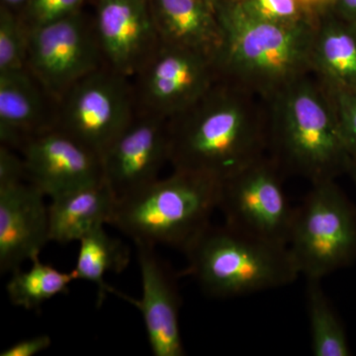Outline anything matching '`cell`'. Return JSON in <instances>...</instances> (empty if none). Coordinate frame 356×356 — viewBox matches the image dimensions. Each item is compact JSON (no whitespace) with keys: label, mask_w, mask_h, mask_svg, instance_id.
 <instances>
[{"label":"cell","mask_w":356,"mask_h":356,"mask_svg":"<svg viewBox=\"0 0 356 356\" xmlns=\"http://www.w3.org/2000/svg\"><path fill=\"white\" fill-rule=\"evenodd\" d=\"M281 175L280 168L267 154L222 181L219 208L225 225L252 238L287 247L295 208L288 201Z\"/></svg>","instance_id":"obj_8"},{"label":"cell","mask_w":356,"mask_h":356,"mask_svg":"<svg viewBox=\"0 0 356 356\" xmlns=\"http://www.w3.org/2000/svg\"><path fill=\"white\" fill-rule=\"evenodd\" d=\"M288 250L300 275L321 280L356 257V211L334 180L312 184L295 209Z\"/></svg>","instance_id":"obj_6"},{"label":"cell","mask_w":356,"mask_h":356,"mask_svg":"<svg viewBox=\"0 0 356 356\" xmlns=\"http://www.w3.org/2000/svg\"><path fill=\"white\" fill-rule=\"evenodd\" d=\"M142 298H133L113 289L116 294L142 314L147 341L154 356L185 355L179 325V295L170 271L156 257L154 248L136 245Z\"/></svg>","instance_id":"obj_14"},{"label":"cell","mask_w":356,"mask_h":356,"mask_svg":"<svg viewBox=\"0 0 356 356\" xmlns=\"http://www.w3.org/2000/svg\"><path fill=\"white\" fill-rule=\"evenodd\" d=\"M116 200L105 179L51 199V242H79L89 232L109 225Z\"/></svg>","instance_id":"obj_19"},{"label":"cell","mask_w":356,"mask_h":356,"mask_svg":"<svg viewBox=\"0 0 356 356\" xmlns=\"http://www.w3.org/2000/svg\"><path fill=\"white\" fill-rule=\"evenodd\" d=\"M93 27L105 65L130 79L161 44L149 0H98Z\"/></svg>","instance_id":"obj_13"},{"label":"cell","mask_w":356,"mask_h":356,"mask_svg":"<svg viewBox=\"0 0 356 356\" xmlns=\"http://www.w3.org/2000/svg\"><path fill=\"white\" fill-rule=\"evenodd\" d=\"M54 127L102 156L135 118L130 77L107 65L77 81L58 102Z\"/></svg>","instance_id":"obj_7"},{"label":"cell","mask_w":356,"mask_h":356,"mask_svg":"<svg viewBox=\"0 0 356 356\" xmlns=\"http://www.w3.org/2000/svg\"><path fill=\"white\" fill-rule=\"evenodd\" d=\"M83 0H31L24 9L28 27H34L51 21L62 19L81 13Z\"/></svg>","instance_id":"obj_26"},{"label":"cell","mask_w":356,"mask_h":356,"mask_svg":"<svg viewBox=\"0 0 356 356\" xmlns=\"http://www.w3.org/2000/svg\"><path fill=\"white\" fill-rule=\"evenodd\" d=\"M221 191L222 181L216 178L173 170L170 177L117 199L109 225L135 245L184 252L209 226Z\"/></svg>","instance_id":"obj_4"},{"label":"cell","mask_w":356,"mask_h":356,"mask_svg":"<svg viewBox=\"0 0 356 356\" xmlns=\"http://www.w3.org/2000/svg\"><path fill=\"white\" fill-rule=\"evenodd\" d=\"M28 270L16 269L6 285L8 298L14 306L26 310H36L44 302L69 291L72 281L76 280L74 270H58L51 264H43L40 257L32 259Z\"/></svg>","instance_id":"obj_21"},{"label":"cell","mask_w":356,"mask_h":356,"mask_svg":"<svg viewBox=\"0 0 356 356\" xmlns=\"http://www.w3.org/2000/svg\"><path fill=\"white\" fill-rule=\"evenodd\" d=\"M27 180L50 199L104 180L102 156L60 129H47L20 147Z\"/></svg>","instance_id":"obj_12"},{"label":"cell","mask_w":356,"mask_h":356,"mask_svg":"<svg viewBox=\"0 0 356 356\" xmlns=\"http://www.w3.org/2000/svg\"><path fill=\"white\" fill-rule=\"evenodd\" d=\"M103 177L117 199L158 179L170 163L168 119L158 115H136L102 156Z\"/></svg>","instance_id":"obj_11"},{"label":"cell","mask_w":356,"mask_h":356,"mask_svg":"<svg viewBox=\"0 0 356 356\" xmlns=\"http://www.w3.org/2000/svg\"><path fill=\"white\" fill-rule=\"evenodd\" d=\"M217 1H220V0H213V3H214V6L215 3H216Z\"/></svg>","instance_id":"obj_34"},{"label":"cell","mask_w":356,"mask_h":356,"mask_svg":"<svg viewBox=\"0 0 356 356\" xmlns=\"http://www.w3.org/2000/svg\"><path fill=\"white\" fill-rule=\"evenodd\" d=\"M215 9L222 31L216 58L222 79L267 102L288 84L311 74L315 15L303 22L278 24L250 17L236 0H220Z\"/></svg>","instance_id":"obj_3"},{"label":"cell","mask_w":356,"mask_h":356,"mask_svg":"<svg viewBox=\"0 0 356 356\" xmlns=\"http://www.w3.org/2000/svg\"><path fill=\"white\" fill-rule=\"evenodd\" d=\"M299 1L307 6L317 7L323 6V4L331 3L332 0H299Z\"/></svg>","instance_id":"obj_31"},{"label":"cell","mask_w":356,"mask_h":356,"mask_svg":"<svg viewBox=\"0 0 356 356\" xmlns=\"http://www.w3.org/2000/svg\"><path fill=\"white\" fill-rule=\"evenodd\" d=\"M329 89L336 103L341 135L351 166H356V90Z\"/></svg>","instance_id":"obj_25"},{"label":"cell","mask_w":356,"mask_h":356,"mask_svg":"<svg viewBox=\"0 0 356 356\" xmlns=\"http://www.w3.org/2000/svg\"><path fill=\"white\" fill-rule=\"evenodd\" d=\"M27 180L24 161L13 153L11 147L0 146V187Z\"/></svg>","instance_id":"obj_27"},{"label":"cell","mask_w":356,"mask_h":356,"mask_svg":"<svg viewBox=\"0 0 356 356\" xmlns=\"http://www.w3.org/2000/svg\"><path fill=\"white\" fill-rule=\"evenodd\" d=\"M173 170L225 181L268 153L266 100L220 79L181 113L168 119Z\"/></svg>","instance_id":"obj_1"},{"label":"cell","mask_w":356,"mask_h":356,"mask_svg":"<svg viewBox=\"0 0 356 356\" xmlns=\"http://www.w3.org/2000/svg\"><path fill=\"white\" fill-rule=\"evenodd\" d=\"M159 42L202 53L216 62L222 31L216 9L206 0H149Z\"/></svg>","instance_id":"obj_16"},{"label":"cell","mask_w":356,"mask_h":356,"mask_svg":"<svg viewBox=\"0 0 356 356\" xmlns=\"http://www.w3.org/2000/svg\"><path fill=\"white\" fill-rule=\"evenodd\" d=\"M135 76L140 113L166 119L189 108L221 79L212 58L163 43Z\"/></svg>","instance_id":"obj_10"},{"label":"cell","mask_w":356,"mask_h":356,"mask_svg":"<svg viewBox=\"0 0 356 356\" xmlns=\"http://www.w3.org/2000/svg\"><path fill=\"white\" fill-rule=\"evenodd\" d=\"M307 289L312 353L315 356L350 355L346 331L330 305L320 280H308Z\"/></svg>","instance_id":"obj_22"},{"label":"cell","mask_w":356,"mask_h":356,"mask_svg":"<svg viewBox=\"0 0 356 356\" xmlns=\"http://www.w3.org/2000/svg\"><path fill=\"white\" fill-rule=\"evenodd\" d=\"M30 1L31 0H1L2 6L11 9V10L14 8H19V7H23L25 9Z\"/></svg>","instance_id":"obj_30"},{"label":"cell","mask_w":356,"mask_h":356,"mask_svg":"<svg viewBox=\"0 0 356 356\" xmlns=\"http://www.w3.org/2000/svg\"><path fill=\"white\" fill-rule=\"evenodd\" d=\"M79 254L74 273L76 280H86L97 286V306H102L113 287L105 282V274L121 273L129 264L128 248L111 238L104 226L93 229L79 240Z\"/></svg>","instance_id":"obj_20"},{"label":"cell","mask_w":356,"mask_h":356,"mask_svg":"<svg viewBox=\"0 0 356 356\" xmlns=\"http://www.w3.org/2000/svg\"><path fill=\"white\" fill-rule=\"evenodd\" d=\"M312 74L331 89L356 90V25L316 7L311 47Z\"/></svg>","instance_id":"obj_18"},{"label":"cell","mask_w":356,"mask_h":356,"mask_svg":"<svg viewBox=\"0 0 356 356\" xmlns=\"http://www.w3.org/2000/svg\"><path fill=\"white\" fill-rule=\"evenodd\" d=\"M48 96L28 69L0 72V140L19 149L33 136L53 128L47 112Z\"/></svg>","instance_id":"obj_17"},{"label":"cell","mask_w":356,"mask_h":356,"mask_svg":"<svg viewBox=\"0 0 356 356\" xmlns=\"http://www.w3.org/2000/svg\"><path fill=\"white\" fill-rule=\"evenodd\" d=\"M31 182L0 187V271L13 273L40 257L50 238L49 206Z\"/></svg>","instance_id":"obj_15"},{"label":"cell","mask_w":356,"mask_h":356,"mask_svg":"<svg viewBox=\"0 0 356 356\" xmlns=\"http://www.w3.org/2000/svg\"><path fill=\"white\" fill-rule=\"evenodd\" d=\"M206 1L210 2V3H212L213 6H214V3H213V0H206Z\"/></svg>","instance_id":"obj_33"},{"label":"cell","mask_w":356,"mask_h":356,"mask_svg":"<svg viewBox=\"0 0 356 356\" xmlns=\"http://www.w3.org/2000/svg\"><path fill=\"white\" fill-rule=\"evenodd\" d=\"M29 28L23 18L2 6L0 10V72L28 69Z\"/></svg>","instance_id":"obj_23"},{"label":"cell","mask_w":356,"mask_h":356,"mask_svg":"<svg viewBox=\"0 0 356 356\" xmlns=\"http://www.w3.org/2000/svg\"><path fill=\"white\" fill-rule=\"evenodd\" d=\"M28 28V70L55 102L105 65L95 27L81 11Z\"/></svg>","instance_id":"obj_9"},{"label":"cell","mask_w":356,"mask_h":356,"mask_svg":"<svg viewBox=\"0 0 356 356\" xmlns=\"http://www.w3.org/2000/svg\"><path fill=\"white\" fill-rule=\"evenodd\" d=\"M268 154L281 172L312 184L348 172L351 161L344 146L331 90L314 74L299 77L267 100Z\"/></svg>","instance_id":"obj_2"},{"label":"cell","mask_w":356,"mask_h":356,"mask_svg":"<svg viewBox=\"0 0 356 356\" xmlns=\"http://www.w3.org/2000/svg\"><path fill=\"white\" fill-rule=\"evenodd\" d=\"M348 172H350V177L353 178V184H355L356 189V166H351L350 170H348Z\"/></svg>","instance_id":"obj_32"},{"label":"cell","mask_w":356,"mask_h":356,"mask_svg":"<svg viewBox=\"0 0 356 356\" xmlns=\"http://www.w3.org/2000/svg\"><path fill=\"white\" fill-rule=\"evenodd\" d=\"M327 4L341 19L356 25V0H332Z\"/></svg>","instance_id":"obj_29"},{"label":"cell","mask_w":356,"mask_h":356,"mask_svg":"<svg viewBox=\"0 0 356 356\" xmlns=\"http://www.w3.org/2000/svg\"><path fill=\"white\" fill-rule=\"evenodd\" d=\"M51 346V337L47 334L29 337L2 350L1 356H33L48 350Z\"/></svg>","instance_id":"obj_28"},{"label":"cell","mask_w":356,"mask_h":356,"mask_svg":"<svg viewBox=\"0 0 356 356\" xmlns=\"http://www.w3.org/2000/svg\"><path fill=\"white\" fill-rule=\"evenodd\" d=\"M187 273L217 298L275 289L300 275L286 245L209 225L184 250Z\"/></svg>","instance_id":"obj_5"},{"label":"cell","mask_w":356,"mask_h":356,"mask_svg":"<svg viewBox=\"0 0 356 356\" xmlns=\"http://www.w3.org/2000/svg\"><path fill=\"white\" fill-rule=\"evenodd\" d=\"M241 9L254 19L278 24H294L311 20L316 7L299 0H236Z\"/></svg>","instance_id":"obj_24"}]
</instances>
